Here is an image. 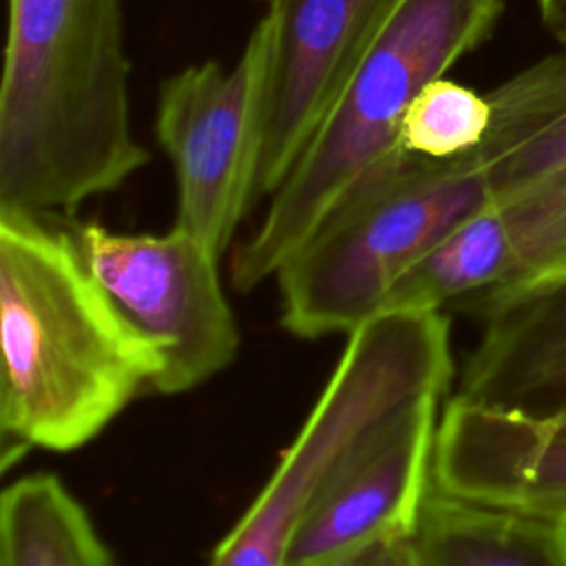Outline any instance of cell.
I'll list each match as a JSON object with an SVG mask.
<instances>
[{"label": "cell", "mask_w": 566, "mask_h": 566, "mask_svg": "<svg viewBox=\"0 0 566 566\" xmlns=\"http://www.w3.org/2000/svg\"><path fill=\"white\" fill-rule=\"evenodd\" d=\"M0 467L75 451L161 374V347L93 276L69 232L0 210Z\"/></svg>", "instance_id": "obj_1"}, {"label": "cell", "mask_w": 566, "mask_h": 566, "mask_svg": "<svg viewBox=\"0 0 566 566\" xmlns=\"http://www.w3.org/2000/svg\"><path fill=\"white\" fill-rule=\"evenodd\" d=\"M150 153L130 128L122 0H7L0 210L73 212Z\"/></svg>", "instance_id": "obj_2"}, {"label": "cell", "mask_w": 566, "mask_h": 566, "mask_svg": "<svg viewBox=\"0 0 566 566\" xmlns=\"http://www.w3.org/2000/svg\"><path fill=\"white\" fill-rule=\"evenodd\" d=\"M504 0H394L270 208L232 254V283L252 292L276 276L334 206L400 150L413 97L478 49Z\"/></svg>", "instance_id": "obj_3"}, {"label": "cell", "mask_w": 566, "mask_h": 566, "mask_svg": "<svg viewBox=\"0 0 566 566\" xmlns=\"http://www.w3.org/2000/svg\"><path fill=\"white\" fill-rule=\"evenodd\" d=\"M453 378L442 310H385L347 334L343 354L272 475L208 566H285L292 539L336 469Z\"/></svg>", "instance_id": "obj_4"}, {"label": "cell", "mask_w": 566, "mask_h": 566, "mask_svg": "<svg viewBox=\"0 0 566 566\" xmlns=\"http://www.w3.org/2000/svg\"><path fill=\"white\" fill-rule=\"evenodd\" d=\"M486 201L478 150L449 159L394 153L276 272L281 325L298 338L352 334L380 314L400 279Z\"/></svg>", "instance_id": "obj_5"}, {"label": "cell", "mask_w": 566, "mask_h": 566, "mask_svg": "<svg viewBox=\"0 0 566 566\" xmlns=\"http://www.w3.org/2000/svg\"><path fill=\"white\" fill-rule=\"evenodd\" d=\"M274 22L265 11L241 55L188 64L157 95L155 135L177 181L175 226L219 256L259 195Z\"/></svg>", "instance_id": "obj_6"}, {"label": "cell", "mask_w": 566, "mask_h": 566, "mask_svg": "<svg viewBox=\"0 0 566 566\" xmlns=\"http://www.w3.org/2000/svg\"><path fill=\"white\" fill-rule=\"evenodd\" d=\"M75 239L117 307L161 347L153 394H186L237 358L241 336L219 254L195 234L179 226L164 234H128L82 223Z\"/></svg>", "instance_id": "obj_7"}, {"label": "cell", "mask_w": 566, "mask_h": 566, "mask_svg": "<svg viewBox=\"0 0 566 566\" xmlns=\"http://www.w3.org/2000/svg\"><path fill=\"white\" fill-rule=\"evenodd\" d=\"M486 99L491 124L475 150L489 199L504 212L515 237L520 272L511 285L564 274L566 53L520 71Z\"/></svg>", "instance_id": "obj_8"}, {"label": "cell", "mask_w": 566, "mask_h": 566, "mask_svg": "<svg viewBox=\"0 0 566 566\" xmlns=\"http://www.w3.org/2000/svg\"><path fill=\"white\" fill-rule=\"evenodd\" d=\"M442 398H429L352 453L307 509L285 566H338L413 537L433 491L431 460Z\"/></svg>", "instance_id": "obj_9"}, {"label": "cell", "mask_w": 566, "mask_h": 566, "mask_svg": "<svg viewBox=\"0 0 566 566\" xmlns=\"http://www.w3.org/2000/svg\"><path fill=\"white\" fill-rule=\"evenodd\" d=\"M274 22L259 195H274L394 0H261Z\"/></svg>", "instance_id": "obj_10"}, {"label": "cell", "mask_w": 566, "mask_h": 566, "mask_svg": "<svg viewBox=\"0 0 566 566\" xmlns=\"http://www.w3.org/2000/svg\"><path fill=\"white\" fill-rule=\"evenodd\" d=\"M433 491L566 522V416H533L455 394L436 427Z\"/></svg>", "instance_id": "obj_11"}, {"label": "cell", "mask_w": 566, "mask_h": 566, "mask_svg": "<svg viewBox=\"0 0 566 566\" xmlns=\"http://www.w3.org/2000/svg\"><path fill=\"white\" fill-rule=\"evenodd\" d=\"M482 316L460 396L533 416H566V274L478 294Z\"/></svg>", "instance_id": "obj_12"}, {"label": "cell", "mask_w": 566, "mask_h": 566, "mask_svg": "<svg viewBox=\"0 0 566 566\" xmlns=\"http://www.w3.org/2000/svg\"><path fill=\"white\" fill-rule=\"evenodd\" d=\"M424 566H566V522L444 497L424 502L413 535Z\"/></svg>", "instance_id": "obj_13"}, {"label": "cell", "mask_w": 566, "mask_h": 566, "mask_svg": "<svg viewBox=\"0 0 566 566\" xmlns=\"http://www.w3.org/2000/svg\"><path fill=\"white\" fill-rule=\"evenodd\" d=\"M517 272L513 230L489 199L400 279L385 310H442L449 303L511 285Z\"/></svg>", "instance_id": "obj_14"}, {"label": "cell", "mask_w": 566, "mask_h": 566, "mask_svg": "<svg viewBox=\"0 0 566 566\" xmlns=\"http://www.w3.org/2000/svg\"><path fill=\"white\" fill-rule=\"evenodd\" d=\"M0 566H117L86 509L53 473H29L0 495Z\"/></svg>", "instance_id": "obj_15"}, {"label": "cell", "mask_w": 566, "mask_h": 566, "mask_svg": "<svg viewBox=\"0 0 566 566\" xmlns=\"http://www.w3.org/2000/svg\"><path fill=\"white\" fill-rule=\"evenodd\" d=\"M491 124V104L469 86L438 77L409 104L398 144L400 150L449 159L475 150Z\"/></svg>", "instance_id": "obj_16"}, {"label": "cell", "mask_w": 566, "mask_h": 566, "mask_svg": "<svg viewBox=\"0 0 566 566\" xmlns=\"http://www.w3.org/2000/svg\"><path fill=\"white\" fill-rule=\"evenodd\" d=\"M338 566H424L413 537L376 544Z\"/></svg>", "instance_id": "obj_17"}, {"label": "cell", "mask_w": 566, "mask_h": 566, "mask_svg": "<svg viewBox=\"0 0 566 566\" xmlns=\"http://www.w3.org/2000/svg\"><path fill=\"white\" fill-rule=\"evenodd\" d=\"M539 13L553 38L566 51V0H537Z\"/></svg>", "instance_id": "obj_18"}, {"label": "cell", "mask_w": 566, "mask_h": 566, "mask_svg": "<svg viewBox=\"0 0 566 566\" xmlns=\"http://www.w3.org/2000/svg\"><path fill=\"white\" fill-rule=\"evenodd\" d=\"M564 274H566V272H564Z\"/></svg>", "instance_id": "obj_19"}]
</instances>
